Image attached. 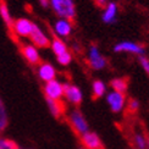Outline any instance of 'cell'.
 <instances>
[{"instance_id": "cell-1", "label": "cell", "mask_w": 149, "mask_h": 149, "mask_svg": "<svg viewBox=\"0 0 149 149\" xmlns=\"http://www.w3.org/2000/svg\"><path fill=\"white\" fill-rule=\"evenodd\" d=\"M50 6L60 18L71 22L76 17V8L73 0H50Z\"/></svg>"}, {"instance_id": "cell-2", "label": "cell", "mask_w": 149, "mask_h": 149, "mask_svg": "<svg viewBox=\"0 0 149 149\" xmlns=\"http://www.w3.org/2000/svg\"><path fill=\"white\" fill-rule=\"evenodd\" d=\"M34 23L31 22L28 18H18V20L14 21L11 28V34H14L15 37H21V38H26L29 37L31 33L33 31Z\"/></svg>"}, {"instance_id": "cell-3", "label": "cell", "mask_w": 149, "mask_h": 149, "mask_svg": "<svg viewBox=\"0 0 149 149\" xmlns=\"http://www.w3.org/2000/svg\"><path fill=\"white\" fill-rule=\"evenodd\" d=\"M69 122L72 127V130L76 132L78 136H82L86 132H88V123H87L84 116L82 113L78 110H73L72 113L69 115Z\"/></svg>"}, {"instance_id": "cell-4", "label": "cell", "mask_w": 149, "mask_h": 149, "mask_svg": "<svg viewBox=\"0 0 149 149\" xmlns=\"http://www.w3.org/2000/svg\"><path fill=\"white\" fill-rule=\"evenodd\" d=\"M44 94L47 99L61 100V98L64 97V84H61L56 79L47 82L44 86Z\"/></svg>"}, {"instance_id": "cell-5", "label": "cell", "mask_w": 149, "mask_h": 149, "mask_svg": "<svg viewBox=\"0 0 149 149\" xmlns=\"http://www.w3.org/2000/svg\"><path fill=\"white\" fill-rule=\"evenodd\" d=\"M107 102L109 104L110 109L114 111V113H120L123 109L126 103V97L125 93H120V92H111L107 97Z\"/></svg>"}, {"instance_id": "cell-6", "label": "cell", "mask_w": 149, "mask_h": 149, "mask_svg": "<svg viewBox=\"0 0 149 149\" xmlns=\"http://www.w3.org/2000/svg\"><path fill=\"white\" fill-rule=\"evenodd\" d=\"M64 97L69 100L70 103L74 104V105H79L82 103V92L79 91L78 87L70 84V83H65L64 84Z\"/></svg>"}, {"instance_id": "cell-7", "label": "cell", "mask_w": 149, "mask_h": 149, "mask_svg": "<svg viewBox=\"0 0 149 149\" xmlns=\"http://www.w3.org/2000/svg\"><path fill=\"white\" fill-rule=\"evenodd\" d=\"M88 61L92 69L94 70H102L107 66V60L103 55H100L98 48L95 45H92L89 49V54H88Z\"/></svg>"}, {"instance_id": "cell-8", "label": "cell", "mask_w": 149, "mask_h": 149, "mask_svg": "<svg viewBox=\"0 0 149 149\" xmlns=\"http://www.w3.org/2000/svg\"><path fill=\"white\" fill-rule=\"evenodd\" d=\"M20 50L22 56L27 60V63L31 65H38L40 64V56L39 53L37 50V48L34 45L31 44H23L20 47Z\"/></svg>"}, {"instance_id": "cell-9", "label": "cell", "mask_w": 149, "mask_h": 149, "mask_svg": "<svg viewBox=\"0 0 149 149\" xmlns=\"http://www.w3.org/2000/svg\"><path fill=\"white\" fill-rule=\"evenodd\" d=\"M29 38L36 48H48L50 45V39L44 34V32H43L37 24H34L33 31H32V33H31Z\"/></svg>"}, {"instance_id": "cell-10", "label": "cell", "mask_w": 149, "mask_h": 149, "mask_svg": "<svg viewBox=\"0 0 149 149\" xmlns=\"http://www.w3.org/2000/svg\"><path fill=\"white\" fill-rule=\"evenodd\" d=\"M81 142L84 149H103V143L100 142V138L94 132H86L81 136Z\"/></svg>"}, {"instance_id": "cell-11", "label": "cell", "mask_w": 149, "mask_h": 149, "mask_svg": "<svg viewBox=\"0 0 149 149\" xmlns=\"http://www.w3.org/2000/svg\"><path fill=\"white\" fill-rule=\"evenodd\" d=\"M114 52H116V53L127 52V53H133V54H137L142 56V55L144 54V48L136 44V43H132V42H122L114 47Z\"/></svg>"}, {"instance_id": "cell-12", "label": "cell", "mask_w": 149, "mask_h": 149, "mask_svg": "<svg viewBox=\"0 0 149 149\" xmlns=\"http://www.w3.org/2000/svg\"><path fill=\"white\" fill-rule=\"evenodd\" d=\"M38 76L42 81L44 82H50V81L55 79L56 77V71H55L54 66L49 63H42L39 64V67H38Z\"/></svg>"}, {"instance_id": "cell-13", "label": "cell", "mask_w": 149, "mask_h": 149, "mask_svg": "<svg viewBox=\"0 0 149 149\" xmlns=\"http://www.w3.org/2000/svg\"><path fill=\"white\" fill-rule=\"evenodd\" d=\"M54 32L59 37H61V38H66V37H69L72 32V24L70 21L60 18V20H58L54 24Z\"/></svg>"}, {"instance_id": "cell-14", "label": "cell", "mask_w": 149, "mask_h": 149, "mask_svg": "<svg viewBox=\"0 0 149 149\" xmlns=\"http://www.w3.org/2000/svg\"><path fill=\"white\" fill-rule=\"evenodd\" d=\"M48 108L50 110V113L54 117L60 119L63 114L65 113V105L61 100H53V99H47Z\"/></svg>"}, {"instance_id": "cell-15", "label": "cell", "mask_w": 149, "mask_h": 149, "mask_svg": "<svg viewBox=\"0 0 149 149\" xmlns=\"http://www.w3.org/2000/svg\"><path fill=\"white\" fill-rule=\"evenodd\" d=\"M116 14H117V5L115 3H108L107 8H105V11L103 12L102 18L105 23H111L115 21Z\"/></svg>"}, {"instance_id": "cell-16", "label": "cell", "mask_w": 149, "mask_h": 149, "mask_svg": "<svg viewBox=\"0 0 149 149\" xmlns=\"http://www.w3.org/2000/svg\"><path fill=\"white\" fill-rule=\"evenodd\" d=\"M0 16H1L3 21L5 22L6 26H8V28L11 31L12 24H14V20H12V17H11V14L9 11V6L5 0H0Z\"/></svg>"}, {"instance_id": "cell-17", "label": "cell", "mask_w": 149, "mask_h": 149, "mask_svg": "<svg viewBox=\"0 0 149 149\" xmlns=\"http://www.w3.org/2000/svg\"><path fill=\"white\" fill-rule=\"evenodd\" d=\"M50 47H52L53 53L56 55V56H60V55L65 54L66 52H69V50H67L66 44L60 38H54L53 42L50 43Z\"/></svg>"}, {"instance_id": "cell-18", "label": "cell", "mask_w": 149, "mask_h": 149, "mask_svg": "<svg viewBox=\"0 0 149 149\" xmlns=\"http://www.w3.org/2000/svg\"><path fill=\"white\" fill-rule=\"evenodd\" d=\"M111 87L115 92H120V93H125L127 87H128V82L125 78H114L111 81Z\"/></svg>"}, {"instance_id": "cell-19", "label": "cell", "mask_w": 149, "mask_h": 149, "mask_svg": "<svg viewBox=\"0 0 149 149\" xmlns=\"http://www.w3.org/2000/svg\"><path fill=\"white\" fill-rule=\"evenodd\" d=\"M105 91H107V87H105L104 82H102L99 79L93 82V97H94V99L103 97L105 94Z\"/></svg>"}, {"instance_id": "cell-20", "label": "cell", "mask_w": 149, "mask_h": 149, "mask_svg": "<svg viewBox=\"0 0 149 149\" xmlns=\"http://www.w3.org/2000/svg\"><path fill=\"white\" fill-rule=\"evenodd\" d=\"M8 125H9V116H8V113H6L3 100L0 99V132H3L8 127Z\"/></svg>"}, {"instance_id": "cell-21", "label": "cell", "mask_w": 149, "mask_h": 149, "mask_svg": "<svg viewBox=\"0 0 149 149\" xmlns=\"http://www.w3.org/2000/svg\"><path fill=\"white\" fill-rule=\"evenodd\" d=\"M0 149H21L15 141L9 138H0Z\"/></svg>"}, {"instance_id": "cell-22", "label": "cell", "mask_w": 149, "mask_h": 149, "mask_svg": "<svg viewBox=\"0 0 149 149\" xmlns=\"http://www.w3.org/2000/svg\"><path fill=\"white\" fill-rule=\"evenodd\" d=\"M56 58H58V63H59L60 65L66 66V65H69V64L71 63V60H72V55H71L69 52H66L65 54L60 55V56H56Z\"/></svg>"}, {"instance_id": "cell-23", "label": "cell", "mask_w": 149, "mask_h": 149, "mask_svg": "<svg viewBox=\"0 0 149 149\" xmlns=\"http://www.w3.org/2000/svg\"><path fill=\"white\" fill-rule=\"evenodd\" d=\"M134 143L138 149H146L147 148V141L143 136L139 134V133H137L134 136Z\"/></svg>"}, {"instance_id": "cell-24", "label": "cell", "mask_w": 149, "mask_h": 149, "mask_svg": "<svg viewBox=\"0 0 149 149\" xmlns=\"http://www.w3.org/2000/svg\"><path fill=\"white\" fill-rule=\"evenodd\" d=\"M139 108V103L138 100H136V99H130L128 103H127V109L130 113H136V111L138 110Z\"/></svg>"}, {"instance_id": "cell-25", "label": "cell", "mask_w": 149, "mask_h": 149, "mask_svg": "<svg viewBox=\"0 0 149 149\" xmlns=\"http://www.w3.org/2000/svg\"><path fill=\"white\" fill-rule=\"evenodd\" d=\"M139 61H141V65H142V67H143V70L149 73V59H147L146 56L142 55V56L139 58Z\"/></svg>"}, {"instance_id": "cell-26", "label": "cell", "mask_w": 149, "mask_h": 149, "mask_svg": "<svg viewBox=\"0 0 149 149\" xmlns=\"http://www.w3.org/2000/svg\"><path fill=\"white\" fill-rule=\"evenodd\" d=\"M39 3L43 8H48V6L50 5V0H39Z\"/></svg>"}, {"instance_id": "cell-27", "label": "cell", "mask_w": 149, "mask_h": 149, "mask_svg": "<svg viewBox=\"0 0 149 149\" xmlns=\"http://www.w3.org/2000/svg\"><path fill=\"white\" fill-rule=\"evenodd\" d=\"M107 1H108V0H97V4L99 6H104L105 4H107Z\"/></svg>"}, {"instance_id": "cell-28", "label": "cell", "mask_w": 149, "mask_h": 149, "mask_svg": "<svg viewBox=\"0 0 149 149\" xmlns=\"http://www.w3.org/2000/svg\"><path fill=\"white\" fill-rule=\"evenodd\" d=\"M147 147H148V149H149V138H148V141H147Z\"/></svg>"}, {"instance_id": "cell-29", "label": "cell", "mask_w": 149, "mask_h": 149, "mask_svg": "<svg viewBox=\"0 0 149 149\" xmlns=\"http://www.w3.org/2000/svg\"><path fill=\"white\" fill-rule=\"evenodd\" d=\"M81 149H84V148H81Z\"/></svg>"}]
</instances>
